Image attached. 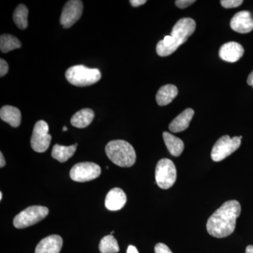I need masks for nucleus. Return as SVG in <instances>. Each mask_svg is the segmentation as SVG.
<instances>
[{
    "instance_id": "f257e3e1",
    "label": "nucleus",
    "mask_w": 253,
    "mask_h": 253,
    "mask_svg": "<svg viewBox=\"0 0 253 253\" xmlns=\"http://www.w3.org/2000/svg\"><path fill=\"white\" fill-rule=\"evenodd\" d=\"M241 212V206L235 200L226 201L208 219L207 231L215 238H225L235 230L236 219Z\"/></svg>"
},
{
    "instance_id": "f03ea898",
    "label": "nucleus",
    "mask_w": 253,
    "mask_h": 253,
    "mask_svg": "<svg viewBox=\"0 0 253 253\" xmlns=\"http://www.w3.org/2000/svg\"><path fill=\"white\" fill-rule=\"evenodd\" d=\"M196 26L192 18L179 19L172 28L170 36H165L162 41L158 42L156 46L157 54L163 57L172 54L194 33Z\"/></svg>"
},
{
    "instance_id": "7ed1b4c3",
    "label": "nucleus",
    "mask_w": 253,
    "mask_h": 253,
    "mask_svg": "<svg viewBox=\"0 0 253 253\" xmlns=\"http://www.w3.org/2000/svg\"><path fill=\"white\" fill-rule=\"evenodd\" d=\"M106 154L110 161L116 166L129 168L136 162V152L134 148L127 141L113 140L106 145Z\"/></svg>"
},
{
    "instance_id": "20e7f679",
    "label": "nucleus",
    "mask_w": 253,
    "mask_h": 253,
    "mask_svg": "<svg viewBox=\"0 0 253 253\" xmlns=\"http://www.w3.org/2000/svg\"><path fill=\"white\" fill-rule=\"evenodd\" d=\"M66 78L73 85L86 86L99 82L101 74L97 68H89L83 65H77L68 68L66 72Z\"/></svg>"
},
{
    "instance_id": "39448f33",
    "label": "nucleus",
    "mask_w": 253,
    "mask_h": 253,
    "mask_svg": "<svg viewBox=\"0 0 253 253\" xmlns=\"http://www.w3.org/2000/svg\"><path fill=\"white\" fill-rule=\"evenodd\" d=\"M49 214V209L44 206H30L17 214L14 219V226L23 229L37 224Z\"/></svg>"
},
{
    "instance_id": "423d86ee",
    "label": "nucleus",
    "mask_w": 253,
    "mask_h": 253,
    "mask_svg": "<svg viewBox=\"0 0 253 253\" xmlns=\"http://www.w3.org/2000/svg\"><path fill=\"white\" fill-rule=\"evenodd\" d=\"M242 138V136L231 138L229 135H224L219 138L211 151L212 161L219 162L235 152L241 146Z\"/></svg>"
},
{
    "instance_id": "0eeeda50",
    "label": "nucleus",
    "mask_w": 253,
    "mask_h": 253,
    "mask_svg": "<svg viewBox=\"0 0 253 253\" xmlns=\"http://www.w3.org/2000/svg\"><path fill=\"white\" fill-rule=\"evenodd\" d=\"M156 184L162 189L172 187L176 179V169L174 163L168 158L160 160L155 172Z\"/></svg>"
},
{
    "instance_id": "6e6552de",
    "label": "nucleus",
    "mask_w": 253,
    "mask_h": 253,
    "mask_svg": "<svg viewBox=\"0 0 253 253\" xmlns=\"http://www.w3.org/2000/svg\"><path fill=\"white\" fill-rule=\"evenodd\" d=\"M49 129V126L45 121H39L35 125L31 136V146L36 152H45L49 149L51 141Z\"/></svg>"
},
{
    "instance_id": "1a4fd4ad",
    "label": "nucleus",
    "mask_w": 253,
    "mask_h": 253,
    "mask_svg": "<svg viewBox=\"0 0 253 253\" xmlns=\"http://www.w3.org/2000/svg\"><path fill=\"white\" fill-rule=\"evenodd\" d=\"M101 168L94 163L84 162L75 165L70 171V176L73 181L85 182L99 177Z\"/></svg>"
},
{
    "instance_id": "9d476101",
    "label": "nucleus",
    "mask_w": 253,
    "mask_h": 253,
    "mask_svg": "<svg viewBox=\"0 0 253 253\" xmlns=\"http://www.w3.org/2000/svg\"><path fill=\"white\" fill-rule=\"evenodd\" d=\"M83 11V3L80 0L67 1L63 7L60 23L64 28L72 27L81 18Z\"/></svg>"
},
{
    "instance_id": "9b49d317",
    "label": "nucleus",
    "mask_w": 253,
    "mask_h": 253,
    "mask_svg": "<svg viewBox=\"0 0 253 253\" xmlns=\"http://www.w3.org/2000/svg\"><path fill=\"white\" fill-rule=\"evenodd\" d=\"M230 26L233 31L239 33H249L253 30V18L249 11L236 13L231 18Z\"/></svg>"
},
{
    "instance_id": "f8f14e48",
    "label": "nucleus",
    "mask_w": 253,
    "mask_h": 253,
    "mask_svg": "<svg viewBox=\"0 0 253 253\" xmlns=\"http://www.w3.org/2000/svg\"><path fill=\"white\" fill-rule=\"evenodd\" d=\"M244 54V47L236 42L225 43L221 46L219 51V57L224 61L230 63L239 61Z\"/></svg>"
},
{
    "instance_id": "ddd939ff",
    "label": "nucleus",
    "mask_w": 253,
    "mask_h": 253,
    "mask_svg": "<svg viewBox=\"0 0 253 253\" xmlns=\"http://www.w3.org/2000/svg\"><path fill=\"white\" fill-rule=\"evenodd\" d=\"M126 202V196L124 191L120 188H114L108 193L105 200V206L111 211L122 209Z\"/></svg>"
},
{
    "instance_id": "4468645a",
    "label": "nucleus",
    "mask_w": 253,
    "mask_h": 253,
    "mask_svg": "<svg viewBox=\"0 0 253 253\" xmlns=\"http://www.w3.org/2000/svg\"><path fill=\"white\" fill-rule=\"evenodd\" d=\"M63 239L59 235H51L42 240L36 246V253H59Z\"/></svg>"
},
{
    "instance_id": "2eb2a0df",
    "label": "nucleus",
    "mask_w": 253,
    "mask_h": 253,
    "mask_svg": "<svg viewBox=\"0 0 253 253\" xmlns=\"http://www.w3.org/2000/svg\"><path fill=\"white\" fill-rule=\"evenodd\" d=\"M194 115L192 109H186L174 118L169 126V130L172 132H181L189 127L190 123Z\"/></svg>"
},
{
    "instance_id": "dca6fc26",
    "label": "nucleus",
    "mask_w": 253,
    "mask_h": 253,
    "mask_svg": "<svg viewBox=\"0 0 253 253\" xmlns=\"http://www.w3.org/2000/svg\"><path fill=\"white\" fill-rule=\"evenodd\" d=\"M0 118L13 127H18L21 125V111L14 106H3L0 111Z\"/></svg>"
},
{
    "instance_id": "f3484780",
    "label": "nucleus",
    "mask_w": 253,
    "mask_h": 253,
    "mask_svg": "<svg viewBox=\"0 0 253 253\" xmlns=\"http://www.w3.org/2000/svg\"><path fill=\"white\" fill-rule=\"evenodd\" d=\"M178 89L174 84L161 86L156 94V101L159 106H167L177 96Z\"/></svg>"
},
{
    "instance_id": "a211bd4d",
    "label": "nucleus",
    "mask_w": 253,
    "mask_h": 253,
    "mask_svg": "<svg viewBox=\"0 0 253 253\" xmlns=\"http://www.w3.org/2000/svg\"><path fill=\"white\" fill-rule=\"evenodd\" d=\"M163 136L165 144L167 146L168 151L171 155L177 157L182 154L184 149V144L179 138L172 135V134L167 132V131L163 132Z\"/></svg>"
},
{
    "instance_id": "6ab92c4d",
    "label": "nucleus",
    "mask_w": 253,
    "mask_h": 253,
    "mask_svg": "<svg viewBox=\"0 0 253 253\" xmlns=\"http://www.w3.org/2000/svg\"><path fill=\"white\" fill-rule=\"evenodd\" d=\"M94 118V113L90 109H82L73 115L71 120V125L78 128L89 126Z\"/></svg>"
},
{
    "instance_id": "aec40b11",
    "label": "nucleus",
    "mask_w": 253,
    "mask_h": 253,
    "mask_svg": "<svg viewBox=\"0 0 253 253\" xmlns=\"http://www.w3.org/2000/svg\"><path fill=\"white\" fill-rule=\"evenodd\" d=\"M77 146V144L70 146H61L59 144L54 145L51 151V156L60 163L66 162L74 155Z\"/></svg>"
},
{
    "instance_id": "412c9836",
    "label": "nucleus",
    "mask_w": 253,
    "mask_h": 253,
    "mask_svg": "<svg viewBox=\"0 0 253 253\" xmlns=\"http://www.w3.org/2000/svg\"><path fill=\"white\" fill-rule=\"evenodd\" d=\"M21 47V42L17 38L9 34L1 35L0 38V49L1 52H9Z\"/></svg>"
},
{
    "instance_id": "4be33fe9",
    "label": "nucleus",
    "mask_w": 253,
    "mask_h": 253,
    "mask_svg": "<svg viewBox=\"0 0 253 253\" xmlns=\"http://www.w3.org/2000/svg\"><path fill=\"white\" fill-rule=\"evenodd\" d=\"M28 9L24 4H19L15 9L13 20L15 24L21 30H25L28 26Z\"/></svg>"
},
{
    "instance_id": "5701e85b",
    "label": "nucleus",
    "mask_w": 253,
    "mask_h": 253,
    "mask_svg": "<svg viewBox=\"0 0 253 253\" xmlns=\"http://www.w3.org/2000/svg\"><path fill=\"white\" fill-rule=\"evenodd\" d=\"M99 248L101 253H117L120 251L117 240L111 234L101 240Z\"/></svg>"
},
{
    "instance_id": "b1692460",
    "label": "nucleus",
    "mask_w": 253,
    "mask_h": 253,
    "mask_svg": "<svg viewBox=\"0 0 253 253\" xmlns=\"http://www.w3.org/2000/svg\"><path fill=\"white\" fill-rule=\"evenodd\" d=\"M244 1L242 0H221L220 1L221 6L226 9H231V8H236L241 6Z\"/></svg>"
},
{
    "instance_id": "393cba45",
    "label": "nucleus",
    "mask_w": 253,
    "mask_h": 253,
    "mask_svg": "<svg viewBox=\"0 0 253 253\" xmlns=\"http://www.w3.org/2000/svg\"><path fill=\"white\" fill-rule=\"evenodd\" d=\"M155 253H172V252L166 244L159 243L155 246Z\"/></svg>"
},
{
    "instance_id": "a878e982",
    "label": "nucleus",
    "mask_w": 253,
    "mask_h": 253,
    "mask_svg": "<svg viewBox=\"0 0 253 253\" xmlns=\"http://www.w3.org/2000/svg\"><path fill=\"white\" fill-rule=\"evenodd\" d=\"M195 2L196 1L194 0H176L175 4L177 7L180 8V9H185Z\"/></svg>"
},
{
    "instance_id": "bb28decb",
    "label": "nucleus",
    "mask_w": 253,
    "mask_h": 253,
    "mask_svg": "<svg viewBox=\"0 0 253 253\" xmlns=\"http://www.w3.org/2000/svg\"><path fill=\"white\" fill-rule=\"evenodd\" d=\"M9 71V65L5 60H0V77H3Z\"/></svg>"
},
{
    "instance_id": "cd10ccee",
    "label": "nucleus",
    "mask_w": 253,
    "mask_h": 253,
    "mask_svg": "<svg viewBox=\"0 0 253 253\" xmlns=\"http://www.w3.org/2000/svg\"><path fill=\"white\" fill-rule=\"evenodd\" d=\"M129 2H130L131 6H134V7H138V6L146 3V0H131Z\"/></svg>"
},
{
    "instance_id": "c85d7f7f",
    "label": "nucleus",
    "mask_w": 253,
    "mask_h": 253,
    "mask_svg": "<svg viewBox=\"0 0 253 253\" xmlns=\"http://www.w3.org/2000/svg\"><path fill=\"white\" fill-rule=\"evenodd\" d=\"M126 253H139V252H138L137 249H136L135 246H129V247L127 248V250H126Z\"/></svg>"
},
{
    "instance_id": "c756f323",
    "label": "nucleus",
    "mask_w": 253,
    "mask_h": 253,
    "mask_svg": "<svg viewBox=\"0 0 253 253\" xmlns=\"http://www.w3.org/2000/svg\"><path fill=\"white\" fill-rule=\"evenodd\" d=\"M5 165H6V162H5V159L4 156H3L2 153H0V168L4 167Z\"/></svg>"
},
{
    "instance_id": "7c9ffc66",
    "label": "nucleus",
    "mask_w": 253,
    "mask_h": 253,
    "mask_svg": "<svg viewBox=\"0 0 253 253\" xmlns=\"http://www.w3.org/2000/svg\"><path fill=\"white\" fill-rule=\"evenodd\" d=\"M247 83L249 85L252 86L253 87V71L249 75V78H248Z\"/></svg>"
},
{
    "instance_id": "2f4dec72",
    "label": "nucleus",
    "mask_w": 253,
    "mask_h": 253,
    "mask_svg": "<svg viewBox=\"0 0 253 253\" xmlns=\"http://www.w3.org/2000/svg\"><path fill=\"white\" fill-rule=\"evenodd\" d=\"M246 253H253V246L250 245V246H248L246 248Z\"/></svg>"
},
{
    "instance_id": "473e14b6",
    "label": "nucleus",
    "mask_w": 253,
    "mask_h": 253,
    "mask_svg": "<svg viewBox=\"0 0 253 253\" xmlns=\"http://www.w3.org/2000/svg\"><path fill=\"white\" fill-rule=\"evenodd\" d=\"M2 197H3L2 192H0V201H1V200H2Z\"/></svg>"
},
{
    "instance_id": "72a5a7b5",
    "label": "nucleus",
    "mask_w": 253,
    "mask_h": 253,
    "mask_svg": "<svg viewBox=\"0 0 253 253\" xmlns=\"http://www.w3.org/2000/svg\"><path fill=\"white\" fill-rule=\"evenodd\" d=\"M68 130V128L66 127V126H63V131H67Z\"/></svg>"
}]
</instances>
